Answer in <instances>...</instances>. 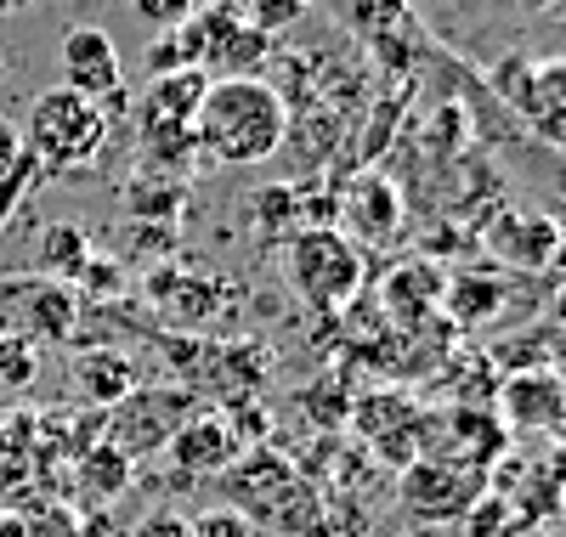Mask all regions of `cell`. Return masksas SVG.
<instances>
[{
    "label": "cell",
    "mask_w": 566,
    "mask_h": 537,
    "mask_svg": "<svg viewBox=\"0 0 566 537\" xmlns=\"http://www.w3.org/2000/svg\"><path fill=\"white\" fill-rule=\"evenodd\" d=\"M283 136H290V108L283 96L255 74H227L205 85V103L193 114V148L221 170L266 165Z\"/></svg>",
    "instance_id": "obj_1"
},
{
    "label": "cell",
    "mask_w": 566,
    "mask_h": 537,
    "mask_svg": "<svg viewBox=\"0 0 566 537\" xmlns=\"http://www.w3.org/2000/svg\"><path fill=\"white\" fill-rule=\"evenodd\" d=\"M114 130V114L91 96L69 91V85H52L34 96V108L23 119V154L34 159V170H74V165H91L103 154V141Z\"/></svg>",
    "instance_id": "obj_2"
},
{
    "label": "cell",
    "mask_w": 566,
    "mask_h": 537,
    "mask_svg": "<svg viewBox=\"0 0 566 537\" xmlns=\"http://www.w3.org/2000/svg\"><path fill=\"white\" fill-rule=\"evenodd\" d=\"M283 272H290V288L312 312H340L363 288V255H357V243L335 227L295 232L290 250H283Z\"/></svg>",
    "instance_id": "obj_3"
},
{
    "label": "cell",
    "mask_w": 566,
    "mask_h": 537,
    "mask_svg": "<svg viewBox=\"0 0 566 537\" xmlns=\"http://www.w3.org/2000/svg\"><path fill=\"white\" fill-rule=\"evenodd\" d=\"M193 413V397L181 385H136L125 402H114L103 413V442H114L125 459H154L170 448V435L181 430V419Z\"/></svg>",
    "instance_id": "obj_4"
},
{
    "label": "cell",
    "mask_w": 566,
    "mask_h": 537,
    "mask_svg": "<svg viewBox=\"0 0 566 537\" xmlns=\"http://www.w3.org/2000/svg\"><path fill=\"white\" fill-rule=\"evenodd\" d=\"M80 328V295L52 277H7L0 283V334H18L29 346L69 339Z\"/></svg>",
    "instance_id": "obj_5"
},
{
    "label": "cell",
    "mask_w": 566,
    "mask_h": 537,
    "mask_svg": "<svg viewBox=\"0 0 566 537\" xmlns=\"http://www.w3.org/2000/svg\"><path fill=\"white\" fill-rule=\"evenodd\" d=\"M57 69H63V85L103 103L108 114H125V69H119V45L103 23H74L57 45Z\"/></svg>",
    "instance_id": "obj_6"
},
{
    "label": "cell",
    "mask_w": 566,
    "mask_h": 537,
    "mask_svg": "<svg viewBox=\"0 0 566 537\" xmlns=\"http://www.w3.org/2000/svg\"><path fill=\"white\" fill-rule=\"evenodd\" d=\"M499 91L544 141L566 148V57H515L499 69Z\"/></svg>",
    "instance_id": "obj_7"
},
{
    "label": "cell",
    "mask_w": 566,
    "mask_h": 537,
    "mask_svg": "<svg viewBox=\"0 0 566 537\" xmlns=\"http://www.w3.org/2000/svg\"><path fill=\"white\" fill-rule=\"evenodd\" d=\"M239 453H244V435H239V424H232V413H210V408L187 413L181 430L170 435V448H165V459L181 481L227 475L232 464H239Z\"/></svg>",
    "instance_id": "obj_8"
},
{
    "label": "cell",
    "mask_w": 566,
    "mask_h": 537,
    "mask_svg": "<svg viewBox=\"0 0 566 537\" xmlns=\"http://www.w3.org/2000/svg\"><path fill=\"white\" fill-rule=\"evenodd\" d=\"M272 52V34H261L244 12H205L199 18V69L210 80H227V74H255L261 57Z\"/></svg>",
    "instance_id": "obj_9"
},
{
    "label": "cell",
    "mask_w": 566,
    "mask_h": 537,
    "mask_svg": "<svg viewBox=\"0 0 566 537\" xmlns=\"http://www.w3.org/2000/svg\"><path fill=\"white\" fill-rule=\"evenodd\" d=\"M402 504L413 509V520H459L476 504V475L448 459H424L402 470Z\"/></svg>",
    "instance_id": "obj_10"
},
{
    "label": "cell",
    "mask_w": 566,
    "mask_h": 537,
    "mask_svg": "<svg viewBox=\"0 0 566 537\" xmlns=\"http://www.w3.org/2000/svg\"><path fill=\"white\" fill-rule=\"evenodd\" d=\"M136 481V459H125L114 442H91L74 464H69V486L63 493H74L80 509H108L130 493Z\"/></svg>",
    "instance_id": "obj_11"
},
{
    "label": "cell",
    "mask_w": 566,
    "mask_h": 537,
    "mask_svg": "<svg viewBox=\"0 0 566 537\" xmlns=\"http://www.w3.org/2000/svg\"><path fill=\"white\" fill-rule=\"evenodd\" d=\"M40 413H7L0 419V504H29L40 498V442H34Z\"/></svg>",
    "instance_id": "obj_12"
},
{
    "label": "cell",
    "mask_w": 566,
    "mask_h": 537,
    "mask_svg": "<svg viewBox=\"0 0 566 537\" xmlns=\"http://www.w3.org/2000/svg\"><path fill=\"white\" fill-rule=\"evenodd\" d=\"M136 385H142L136 362L125 351H114V346H97V351H80L74 357V390H80V402L97 408V413H108L114 402H125Z\"/></svg>",
    "instance_id": "obj_13"
},
{
    "label": "cell",
    "mask_w": 566,
    "mask_h": 537,
    "mask_svg": "<svg viewBox=\"0 0 566 537\" xmlns=\"http://www.w3.org/2000/svg\"><path fill=\"white\" fill-rule=\"evenodd\" d=\"M504 413L515 419V424H555L560 413H566V390H560V379H549V373H515L510 385H504Z\"/></svg>",
    "instance_id": "obj_14"
},
{
    "label": "cell",
    "mask_w": 566,
    "mask_h": 537,
    "mask_svg": "<svg viewBox=\"0 0 566 537\" xmlns=\"http://www.w3.org/2000/svg\"><path fill=\"white\" fill-rule=\"evenodd\" d=\"M346 210H352V227H357L363 238H374V243H386V238L397 232V192H391L386 181H374V176L346 199Z\"/></svg>",
    "instance_id": "obj_15"
},
{
    "label": "cell",
    "mask_w": 566,
    "mask_h": 537,
    "mask_svg": "<svg viewBox=\"0 0 566 537\" xmlns=\"http://www.w3.org/2000/svg\"><path fill=\"white\" fill-rule=\"evenodd\" d=\"M40 379V351L18 334H0V402H18Z\"/></svg>",
    "instance_id": "obj_16"
},
{
    "label": "cell",
    "mask_w": 566,
    "mask_h": 537,
    "mask_svg": "<svg viewBox=\"0 0 566 537\" xmlns=\"http://www.w3.org/2000/svg\"><path fill=\"white\" fill-rule=\"evenodd\" d=\"M239 12H244L261 34H277V29H290V23L306 12V0H239Z\"/></svg>",
    "instance_id": "obj_17"
},
{
    "label": "cell",
    "mask_w": 566,
    "mask_h": 537,
    "mask_svg": "<svg viewBox=\"0 0 566 537\" xmlns=\"http://www.w3.org/2000/svg\"><path fill=\"white\" fill-rule=\"evenodd\" d=\"M34 181H40V170H34V159L23 154V159H18V165L7 170V181H0V227L12 221V210H18L23 199H29V187H34Z\"/></svg>",
    "instance_id": "obj_18"
},
{
    "label": "cell",
    "mask_w": 566,
    "mask_h": 537,
    "mask_svg": "<svg viewBox=\"0 0 566 537\" xmlns=\"http://www.w3.org/2000/svg\"><path fill=\"white\" fill-rule=\"evenodd\" d=\"M193 537H255V520H244L239 509H205L199 520H193Z\"/></svg>",
    "instance_id": "obj_19"
},
{
    "label": "cell",
    "mask_w": 566,
    "mask_h": 537,
    "mask_svg": "<svg viewBox=\"0 0 566 537\" xmlns=\"http://www.w3.org/2000/svg\"><path fill=\"white\" fill-rule=\"evenodd\" d=\"M130 7H136L142 23H154V29H181L187 18L199 12L193 0H130Z\"/></svg>",
    "instance_id": "obj_20"
},
{
    "label": "cell",
    "mask_w": 566,
    "mask_h": 537,
    "mask_svg": "<svg viewBox=\"0 0 566 537\" xmlns=\"http://www.w3.org/2000/svg\"><path fill=\"white\" fill-rule=\"evenodd\" d=\"M125 537H193V520H187L181 509H154V515H142Z\"/></svg>",
    "instance_id": "obj_21"
},
{
    "label": "cell",
    "mask_w": 566,
    "mask_h": 537,
    "mask_svg": "<svg viewBox=\"0 0 566 537\" xmlns=\"http://www.w3.org/2000/svg\"><path fill=\"white\" fill-rule=\"evenodd\" d=\"M23 159V136L7 125V119H0V181H7V170Z\"/></svg>",
    "instance_id": "obj_22"
},
{
    "label": "cell",
    "mask_w": 566,
    "mask_h": 537,
    "mask_svg": "<svg viewBox=\"0 0 566 537\" xmlns=\"http://www.w3.org/2000/svg\"><path fill=\"white\" fill-rule=\"evenodd\" d=\"M34 0H0V12H29Z\"/></svg>",
    "instance_id": "obj_23"
},
{
    "label": "cell",
    "mask_w": 566,
    "mask_h": 537,
    "mask_svg": "<svg viewBox=\"0 0 566 537\" xmlns=\"http://www.w3.org/2000/svg\"><path fill=\"white\" fill-rule=\"evenodd\" d=\"M538 12H566V0H533Z\"/></svg>",
    "instance_id": "obj_24"
},
{
    "label": "cell",
    "mask_w": 566,
    "mask_h": 537,
    "mask_svg": "<svg viewBox=\"0 0 566 537\" xmlns=\"http://www.w3.org/2000/svg\"><path fill=\"white\" fill-rule=\"evenodd\" d=\"M0 509H7V504H0Z\"/></svg>",
    "instance_id": "obj_25"
}]
</instances>
